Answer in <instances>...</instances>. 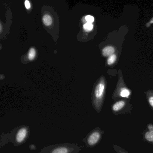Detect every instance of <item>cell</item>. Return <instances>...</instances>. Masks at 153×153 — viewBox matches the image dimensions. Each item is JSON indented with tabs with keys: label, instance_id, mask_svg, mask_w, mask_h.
I'll return each instance as SVG.
<instances>
[{
	"label": "cell",
	"instance_id": "5bb4252c",
	"mask_svg": "<svg viewBox=\"0 0 153 153\" xmlns=\"http://www.w3.org/2000/svg\"><path fill=\"white\" fill-rule=\"evenodd\" d=\"M117 57L115 54H112L111 56H109L107 59V64L109 65H111L116 61Z\"/></svg>",
	"mask_w": 153,
	"mask_h": 153
},
{
	"label": "cell",
	"instance_id": "7c38bea8",
	"mask_svg": "<svg viewBox=\"0 0 153 153\" xmlns=\"http://www.w3.org/2000/svg\"><path fill=\"white\" fill-rule=\"evenodd\" d=\"M113 149L117 153H129L124 149L117 145H114Z\"/></svg>",
	"mask_w": 153,
	"mask_h": 153
},
{
	"label": "cell",
	"instance_id": "30bf717a",
	"mask_svg": "<svg viewBox=\"0 0 153 153\" xmlns=\"http://www.w3.org/2000/svg\"><path fill=\"white\" fill-rule=\"evenodd\" d=\"M36 56V52L35 49L33 47H32L29 49L27 54V58L30 61H33Z\"/></svg>",
	"mask_w": 153,
	"mask_h": 153
},
{
	"label": "cell",
	"instance_id": "ba28073f",
	"mask_svg": "<svg viewBox=\"0 0 153 153\" xmlns=\"http://www.w3.org/2000/svg\"><path fill=\"white\" fill-rule=\"evenodd\" d=\"M70 150L66 147L61 146L56 148L52 150L51 153H69Z\"/></svg>",
	"mask_w": 153,
	"mask_h": 153
},
{
	"label": "cell",
	"instance_id": "8992f818",
	"mask_svg": "<svg viewBox=\"0 0 153 153\" xmlns=\"http://www.w3.org/2000/svg\"><path fill=\"white\" fill-rule=\"evenodd\" d=\"M115 49L112 46H107L105 47L102 51V54L104 57H109L114 54Z\"/></svg>",
	"mask_w": 153,
	"mask_h": 153
},
{
	"label": "cell",
	"instance_id": "5b68a950",
	"mask_svg": "<svg viewBox=\"0 0 153 153\" xmlns=\"http://www.w3.org/2000/svg\"><path fill=\"white\" fill-rule=\"evenodd\" d=\"M28 134V130L25 127L20 128L17 132L16 140L18 143H21L25 140Z\"/></svg>",
	"mask_w": 153,
	"mask_h": 153
},
{
	"label": "cell",
	"instance_id": "9c48e42d",
	"mask_svg": "<svg viewBox=\"0 0 153 153\" xmlns=\"http://www.w3.org/2000/svg\"><path fill=\"white\" fill-rule=\"evenodd\" d=\"M130 92L126 88H122L119 93V96L123 98H129L130 95Z\"/></svg>",
	"mask_w": 153,
	"mask_h": 153
},
{
	"label": "cell",
	"instance_id": "52a82bcc",
	"mask_svg": "<svg viewBox=\"0 0 153 153\" xmlns=\"http://www.w3.org/2000/svg\"><path fill=\"white\" fill-rule=\"evenodd\" d=\"M42 21L44 25L47 27L50 26L52 25L53 20L51 16L49 14H46L43 16Z\"/></svg>",
	"mask_w": 153,
	"mask_h": 153
},
{
	"label": "cell",
	"instance_id": "e0dca14e",
	"mask_svg": "<svg viewBox=\"0 0 153 153\" xmlns=\"http://www.w3.org/2000/svg\"><path fill=\"white\" fill-rule=\"evenodd\" d=\"M2 26L1 24H0V32H1V33H2Z\"/></svg>",
	"mask_w": 153,
	"mask_h": 153
},
{
	"label": "cell",
	"instance_id": "277c9868",
	"mask_svg": "<svg viewBox=\"0 0 153 153\" xmlns=\"http://www.w3.org/2000/svg\"><path fill=\"white\" fill-rule=\"evenodd\" d=\"M144 141L153 144V124L149 123L142 133Z\"/></svg>",
	"mask_w": 153,
	"mask_h": 153
},
{
	"label": "cell",
	"instance_id": "9a60e30c",
	"mask_svg": "<svg viewBox=\"0 0 153 153\" xmlns=\"http://www.w3.org/2000/svg\"><path fill=\"white\" fill-rule=\"evenodd\" d=\"M85 19L86 21L88 23H93L94 21V17L91 16H89V15L85 16Z\"/></svg>",
	"mask_w": 153,
	"mask_h": 153
},
{
	"label": "cell",
	"instance_id": "7a4b0ae2",
	"mask_svg": "<svg viewBox=\"0 0 153 153\" xmlns=\"http://www.w3.org/2000/svg\"><path fill=\"white\" fill-rule=\"evenodd\" d=\"M112 112L114 115L131 114L132 106L127 100H120L114 103L111 106Z\"/></svg>",
	"mask_w": 153,
	"mask_h": 153
},
{
	"label": "cell",
	"instance_id": "4fadbf2b",
	"mask_svg": "<svg viewBox=\"0 0 153 153\" xmlns=\"http://www.w3.org/2000/svg\"><path fill=\"white\" fill-rule=\"evenodd\" d=\"M83 28L84 30L86 32H90L92 31L94 28V25L92 23L87 22L83 25Z\"/></svg>",
	"mask_w": 153,
	"mask_h": 153
},
{
	"label": "cell",
	"instance_id": "2e32d148",
	"mask_svg": "<svg viewBox=\"0 0 153 153\" xmlns=\"http://www.w3.org/2000/svg\"><path fill=\"white\" fill-rule=\"evenodd\" d=\"M25 4L26 8L27 9L29 10L31 8V4H30V1H28L27 0H26V1H25Z\"/></svg>",
	"mask_w": 153,
	"mask_h": 153
},
{
	"label": "cell",
	"instance_id": "6da1fadb",
	"mask_svg": "<svg viewBox=\"0 0 153 153\" xmlns=\"http://www.w3.org/2000/svg\"><path fill=\"white\" fill-rule=\"evenodd\" d=\"M105 85L102 81L97 84L94 92L93 105L98 113L101 112L103 104Z\"/></svg>",
	"mask_w": 153,
	"mask_h": 153
},
{
	"label": "cell",
	"instance_id": "8fae6325",
	"mask_svg": "<svg viewBox=\"0 0 153 153\" xmlns=\"http://www.w3.org/2000/svg\"><path fill=\"white\" fill-rule=\"evenodd\" d=\"M147 101L150 108L153 111V93L150 92L147 94Z\"/></svg>",
	"mask_w": 153,
	"mask_h": 153
},
{
	"label": "cell",
	"instance_id": "3957f363",
	"mask_svg": "<svg viewBox=\"0 0 153 153\" xmlns=\"http://www.w3.org/2000/svg\"><path fill=\"white\" fill-rule=\"evenodd\" d=\"M104 133V131H102L99 128H97L93 130L87 138L88 145L90 147L96 146L102 139V136Z\"/></svg>",
	"mask_w": 153,
	"mask_h": 153
}]
</instances>
